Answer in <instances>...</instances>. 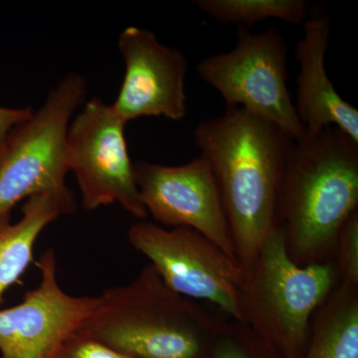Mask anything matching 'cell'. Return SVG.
I'll return each mask as SVG.
<instances>
[{
    "label": "cell",
    "instance_id": "1",
    "mask_svg": "<svg viewBox=\"0 0 358 358\" xmlns=\"http://www.w3.org/2000/svg\"><path fill=\"white\" fill-rule=\"evenodd\" d=\"M193 138L213 169L234 243L247 273L275 226V206L296 140L239 107L200 122Z\"/></svg>",
    "mask_w": 358,
    "mask_h": 358
},
{
    "label": "cell",
    "instance_id": "2",
    "mask_svg": "<svg viewBox=\"0 0 358 358\" xmlns=\"http://www.w3.org/2000/svg\"><path fill=\"white\" fill-rule=\"evenodd\" d=\"M357 210L358 143L336 127L294 141L275 206L291 260L334 261L339 232Z\"/></svg>",
    "mask_w": 358,
    "mask_h": 358
},
{
    "label": "cell",
    "instance_id": "3",
    "mask_svg": "<svg viewBox=\"0 0 358 358\" xmlns=\"http://www.w3.org/2000/svg\"><path fill=\"white\" fill-rule=\"evenodd\" d=\"M99 298L81 329L134 358H209L223 322L167 286L150 264Z\"/></svg>",
    "mask_w": 358,
    "mask_h": 358
},
{
    "label": "cell",
    "instance_id": "4",
    "mask_svg": "<svg viewBox=\"0 0 358 358\" xmlns=\"http://www.w3.org/2000/svg\"><path fill=\"white\" fill-rule=\"evenodd\" d=\"M339 282L334 261L296 265L277 226L245 273L239 322L251 327L284 358L303 352L310 320Z\"/></svg>",
    "mask_w": 358,
    "mask_h": 358
},
{
    "label": "cell",
    "instance_id": "5",
    "mask_svg": "<svg viewBox=\"0 0 358 358\" xmlns=\"http://www.w3.org/2000/svg\"><path fill=\"white\" fill-rule=\"evenodd\" d=\"M86 94L85 77L69 73L29 119L7 134L0 148V217L37 194L50 195L76 211L74 193L66 185L70 171L66 138Z\"/></svg>",
    "mask_w": 358,
    "mask_h": 358
},
{
    "label": "cell",
    "instance_id": "6",
    "mask_svg": "<svg viewBox=\"0 0 358 358\" xmlns=\"http://www.w3.org/2000/svg\"><path fill=\"white\" fill-rule=\"evenodd\" d=\"M236 47L197 64L200 78L222 96L228 108L239 107L273 122L296 141L306 131L287 87L288 45L279 30L237 31Z\"/></svg>",
    "mask_w": 358,
    "mask_h": 358
},
{
    "label": "cell",
    "instance_id": "7",
    "mask_svg": "<svg viewBox=\"0 0 358 358\" xmlns=\"http://www.w3.org/2000/svg\"><path fill=\"white\" fill-rule=\"evenodd\" d=\"M128 239L176 293L209 301L240 320L243 268L208 238L192 228L140 220L129 227Z\"/></svg>",
    "mask_w": 358,
    "mask_h": 358
},
{
    "label": "cell",
    "instance_id": "8",
    "mask_svg": "<svg viewBox=\"0 0 358 358\" xmlns=\"http://www.w3.org/2000/svg\"><path fill=\"white\" fill-rule=\"evenodd\" d=\"M126 124L112 105L91 99L68 127V164L76 176L86 210L117 202L138 221L145 220L148 211L124 138Z\"/></svg>",
    "mask_w": 358,
    "mask_h": 358
},
{
    "label": "cell",
    "instance_id": "9",
    "mask_svg": "<svg viewBox=\"0 0 358 358\" xmlns=\"http://www.w3.org/2000/svg\"><path fill=\"white\" fill-rule=\"evenodd\" d=\"M134 169L143 205L157 222L199 231L237 260L220 190L206 157L176 166L138 162Z\"/></svg>",
    "mask_w": 358,
    "mask_h": 358
},
{
    "label": "cell",
    "instance_id": "10",
    "mask_svg": "<svg viewBox=\"0 0 358 358\" xmlns=\"http://www.w3.org/2000/svg\"><path fill=\"white\" fill-rule=\"evenodd\" d=\"M38 286L14 307L0 310L1 358H53L66 338L83 326L99 296H75L59 285L55 252L40 257Z\"/></svg>",
    "mask_w": 358,
    "mask_h": 358
},
{
    "label": "cell",
    "instance_id": "11",
    "mask_svg": "<svg viewBox=\"0 0 358 358\" xmlns=\"http://www.w3.org/2000/svg\"><path fill=\"white\" fill-rule=\"evenodd\" d=\"M117 45L126 73L112 105L117 115L126 124L141 117L182 120L187 113L188 69L182 52L160 43L154 32L136 26L122 30Z\"/></svg>",
    "mask_w": 358,
    "mask_h": 358
},
{
    "label": "cell",
    "instance_id": "12",
    "mask_svg": "<svg viewBox=\"0 0 358 358\" xmlns=\"http://www.w3.org/2000/svg\"><path fill=\"white\" fill-rule=\"evenodd\" d=\"M331 25V18L322 13L313 14L303 22V36L296 48L300 72L294 108L306 136L336 127L358 143V110L339 96L324 65Z\"/></svg>",
    "mask_w": 358,
    "mask_h": 358
},
{
    "label": "cell",
    "instance_id": "13",
    "mask_svg": "<svg viewBox=\"0 0 358 358\" xmlns=\"http://www.w3.org/2000/svg\"><path fill=\"white\" fill-rule=\"evenodd\" d=\"M21 211L17 222L11 221V214L0 217V305L7 289L20 281L31 264L42 231L60 216L73 213L60 200L47 194L30 196Z\"/></svg>",
    "mask_w": 358,
    "mask_h": 358
},
{
    "label": "cell",
    "instance_id": "14",
    "mask_svg": "<svg viewBox=\"0 0 358 358\" xmlns=\"http://www.w3.org/2000/svg\"><path fill=\"white\" fill-rule=\"evenodd\" d=\"M296 358H358V286L338 282L313 313Z\"/></svg>",
    "mask_w": 358,
    "mask_h": 358
},
{
    "label": "cell",
    "instance_id": "15",
    "mask_svg": "<svg viewBox=\"0 0 358 358\" xmlns=\"http://www.w3.org/2000/svg\"><path fill=\"white\" fill-rule=\"evenodd\" d=\"M202 13L223 24L253 25L277 18L289 24H303L308 18L305 0H196Z\"/></svg>",
    "mask_w": 358,
    "mask_h": 358
},
{
    "label": "cell",
    "instance_id": "16",
    "mask_svg": "<svg viewBox=\"0 0 358 358\" xmlns=\"http://www.w3.org/2000/svg\"><path fill=\"white\" fill-rule=\"evenodd\" d=\"M209 358H284L239 320H223Z\"/></svg>",
    "mask_w": 358,
    "mask_h": 358
},
{
    "label": "cell",
    "instance_id": "17",
    "mask_svg": "<svg viewBox=\"0 0 358 358\" xmlns=\"http://www.w3.org/2000/svg\"><path fill=\"white\" fill-rule=\"evenodd\" d=\"M334 261L339 282L358 286V210L339 232Z\"/></svg>",
    "mask_w": 358,
    "mask_h": 358
},
{
    "label": "cell",
    "instance_id": "18",
    "mask_svg": "<svg viewBox=\"0 0 358 358\" xmlns=\"http://www.w3.org/2000/svg\"><path fill=\"white\" fill-rule=\"evenodd\" d=\"M53 358H134L96 341L80 327L70 334Z\"/></svg>",
    "mask_w": 358,
    "mask_h": 358
},
{
    "label": "cell",
    "instance_id": "19",
    "mask_svg": "<svg viewBox=\"0 0 358 358\" xmlns=\"http://www.w3.org/2000/svg\"><path fill=\"white\" fill-rule=\"evenodd\" d=\"M33 110L31 108H20V109H11V108L0 107V148L6 141L9 131L29 119L31 117Z\"/></svg>",
    "mask_w": 358,
    "mask_h": 358
}]
</instances>
